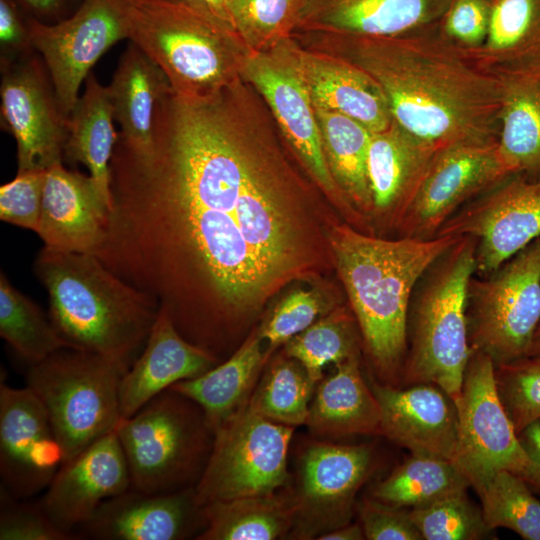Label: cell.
<instances>
[{
	"label": "cell",
	"mask_w": 540,
	"mask_h": 540,
	"mask_svg": "<svg viewBox=\"0 0 540 540\" xmlns=\"http://www.w3.org/2000/svg\"><path fill=\"white\" fill-rule=\"evenodd\" d=\"M337 306L334 297L324 296L318 288L291 290L258 328L259 335L269 345L267 356Z\"/></svg>",
	"instance_id": "obj_42"
},
{
	"label": "cell",
	"mask_w": 540,
	"mask_h": 540,
	"mask_svg": "<svg viewBox=\"0 0 540 540\" xmlns=\"http://www.w3.org/2000/svg\"><path fill=\"white\" fill-rule=\"evenodd\" d=\"M361 333L351 310L339 305L284 344L283 352L299 361L318 383L324 368L360 356Z\"/></svg>",
	"instance_id": "obj_37"
},
{
	"label": "cell",
	"mask_w": 540,
	"mask_h": 540,
	"mask_svg": "<svg viewBox=\"0 0 540 540\" xmlns=\"http://www.w3.org/2000/svg\"><path fill=\"white\" fill-rule=\"evenodd\" d=\"M45 171L17 172L0 187V219L37 232L40 221Z\"/></svg>",
	"instance_id": "obj_45"
},
{
	"label": "cell",
	"mask_w": 540,
	"mask_h": 540,
	"mask_svg": "<svg viewBox=\"0 0 540 540\" xmlns=\"http://www.w3.org/2000/svg\"><path fill=\"white\" fill-rule=\"evenodd\" d=\"M470 483L448 459L411 454L372 489V498L396 507L414 509L466 491Z\"/></svg>",
	"instance_id": "obj_35"
},
{
	"label": "cell",
	"mask_w": 540,
	"mask_h": 540,
	"mask_svg": "<svg viewBox=\"0 0 540 540\" xmlns=\"http://www.w3.org/2000/svg\"><path fill=\"white\" fill-rule=\"evenodd\" d=\"M435 151L393 120L371 133L367 171L375 235L396 233Z\"/></svg>",
	"instance_id": "obj_24"
},
{
	"label": "cell",
	"mask_w": 540,
	"mask_h": 540,
	"mask_svg": "<svg viewBox=\"0 0 540 540\" xmlns=\"http://www.w3.org/2000/svg\"><path fill=\"white\" fill-rule=\"evenodd\" d=\"M0 72L1 127L16 141L18 172L62 163L69 116L42 57L35 52Z\"/></svg>",
	"instance_id": "obj_14"
},
{
	"label": "cell",
	"mask_w": 540,
	"mask_h": 540,
	"mask_svg": "<svg viewBox=\"0 0 540 540\" xmlns=\"http://www.w3.org/2000/svg\"><path fill=\"white\" fill-rule=\"evenodd\" d=\"M511 175L497 140L458 142L437 149L397 228V237H435L461 207Z\"/></svg>",
	"instance_id": "obj_16"
},
{
	"label": "cell",
	"mask_w": 540,
	"mask_h": 540,
	"mask_svg": "<svg viewBox=\"0 0 540 540\" xmlns=\"http://www.w3.org/2000/svg\"><path fill=\"white\" fill-rule=\"evenodd\" d=\"M314 110L329 171L341 193L372 229L367 171L372 132L344 114L317 107Z\"/></svg>",
	"instance_id": "obj_33"
},
{
	"label": "cell",
	"mask_w": 540,
	"mask_h": 540,
	"mask_svg": "<svg viewBox=\"0 0 540 540\" xmlns=\"http://www.w3.org/2000/svg\"><path fill=\"white\" fill-rule=\"evenodd\" d=\"M294 427L252 411L248 404L215 429L213 449L195 487L201 506L263 496L286 488Z\"/></svg>",
	"instance_id": "obj_10"
},
{
	"label": "cell",
	"mask_w": 540,
	"mask_h": 540,
	"mask_svg": "<svg viewBox=\"0 0 540 540\" xmlns=\"http://www.w3.org/2000/svg\"><path fill=\"white\" fill-rule=\"evenodd\" d=\"M207 524L197 540H275L290 535L294 506L289 489L215 501L204 506Z\"/></svg>",
	"instance_id": "obj_34"
},
{
	"label": "cell",
	"mask_w": 540,
	"mask_h": 540,
	"mask_svg": "<svg viewBox=\"0 0 540 540\" xmlns=\"http://www.w3.org/2000/svg\"><path fill=\"white\" fill-rule=\"evenodd\" d=\"M289 49L314 107L344 114L371 132L392 123L381 87L363 69L334 54L304 47L294 36Z\"/></svg>",
	"instance_id": "obj_23"
},
{
	"label": "cell",
	"mask_w": 540,
	"mask_h": 540,
	"mask_svg": "<svg viewBox=\"0 0 540 540\" xmlns=\"http://www.w3.org/2000/svg\"><path fill=\"white\" fill-rule=\"evenodd\" d=\"M277 131L240 78L206 97L171 90L149 148L118 135L111 158L112 208L95 255L219 360L284 286L335 268L333 214Z\"/></svg>",
	"instance_id": "obj_1"
},
{
	"label": "cell",
	"mask_w": 540,
	"mask_h": 540,
	"mask_svg": "<svg viewBox=\"0 0 540 540\" xmlns=\"http://www.w3.org/2000/svg\"><path fill=\"white\" fill-rule=\"evenodd\" d=\"M263 339L253 329L225 360L202 375L173 384V389L204 411L212 429L245 407L260 379L268 356L262 351Z\"/></svg>",
	"instance_id": "obj_30"
},
{
	"label": "cell",
	"mask_w": 540,
	"mask_h": 540,
	"mask_svg": "<svg viewBox=\"0 0 540 540\" xmlns=\"http://www.w3.org/2000/svg\"><path fill=\"white\" fill-rule=\"evenodd\" d=\"M29 29L34 49L70 117L80 86L95 63L115 43L128 39L126 0H82L72 15L54 24L30 17Z\"/></svg>",
	"instance_id": "obj_17"
},
{
	"label": "cell",
	"mask_w": 540,
	"mask_h": 540,
	"mask_svg": "<svg viewBox=\"0 0 540 540\" xmlns=\"http://www.w3.org/2000/svg\"><path fill=\"white\" fill-rule=\"evenodd\" d=\"M309 49L363 69L381 87L392 120L435 150L497 140L501 79L477 67L437 26L397 36L296 32Z\"/></svg>",
	"instance_id": "obj_2"
},
{
	"label": "cell",
	"mask_w": 540,
	"mask_h": 540,
	"mask_svg": "<svg viewBox=\"0 0 540 540\" xmlns=\"http://www.w3.org/2000/svg\"><path fill=\"white\" fill-rule=\"evenodd\" d=\"M498 150L512 174L540 178V73L501 78Z\"/></svg>",
	"instance_id": "obj_32"
},
{
	"label": "cell",
	"mask_w": 540,
	"mask_h": 540,
	"mask_svg": "<svg viewBox=\"0 0 540 540\" xmlns=\"http://www.w3.org/2000/svg\"><path fill=\"white\" fill-rule=\"evenodd\" d=\"M478 495L490 529L507 528L525 540H540V499L520 476L498 472Z\"/></svg>",
	"instance_id": "obj_39"
},
{
	"label": "cell",
	"mask_w": 540,
	"mask_h": 540,
	"mask_svg": "<svg viewBox=\"0 0 540 540\" xmlns=\"http://www.w3.org/2000/svg\"><path fill=\"white\" fill-rule=\"evenodd\" d=\"M233 27L250 52H264L295 33L305 0H225Z\"/></svg>",
	"instance_id": "obj_40"
},
{
	"label": "cell",
	"mask_w": 540,
	"mask_h": 540,
	"mask_svg": "<svg viewBox=\"0 0 540 540\" xmlns=\"http://www.w3.org/2000/svg\"><path fill=\"white\" fill-rule=\"evenodd\" d=\"M528 356L540 357V323L535 331Z\"/></svg>",
	"instance_id": "obj_53"
},
{
	"label": "cell",
	"mask_w": 540,
	"mask_h": 540,
	"mask_svg": "<svg viewBox=\"0 0 540 540\" xmlns=\"http://www.w3.org/2000/svg\"><path fill=\"white\" fill-rule=\"evenodd\" d=\"M380 407L362 375L360 356L335 365L316 385L305 425L320 437L380 434Z\"/></svg>",
	"instance_id": "obj_27"
},
{
	"label": "cell",
	"mask_w": 540,
	"mask_h": 540,
	"mask_svg": "<svg viewBox=\"0 0 540 540\" xmlns=\"http://www.w3.org/2000/svg\"><path fill=\"white\" fill-rule=\"evenodd\" d=\"M29 18L14 0H0V68L36 52L31 40Z\"/></svg>",
	"instance_id": "obj_48"
},
{
	"label": "cell",
	"mask_w": 540,
	"mask_h": 540,
	"mask_svg": "<svg viewBox=\"0 0 540 540\" xmlns=\"http://www.w3.org/2000/svg\"><path fill=\"white\" fill-rule=\"evenodd\" d=\"M0 336L30 365L69 347L39 306L0 275Z\"/></svg>",
	"instance_id": "obj_38"
},
{
	"label": "cell",
	"mask_w": 540,
	"mask_h": 540,
	"mask_svg": "<svg viewBox=\"0 0 540 540\" xmlns=\"http://www.w3.org/2000/svg\"><path fill=\"white\" fill-rule=\"evenodd\" d=\"M196 6H199L210 14L227 24L228 26L233 27L225 0H186ZM235 30V29H234Z\"/></svg>",
	"instance_id": "obj_52"
},
{
	"label": "cell",
	"mask_w": 540,
	"mask_h": 540,
	"mask_svg": "<svg viewBox=\"0 0 540 540\" xmlns=\"http://www.w3.org/2000/svg\"><path fill=\"white\" fill-rule=\"evenodd\" d=\"M290 38L268 51L252 52L242 78L262 97L279 134L312 182L343 213L348 224L368 232L369 224L344 197L329 171L315 110L291 56Z\"/></svg>",
	"instance_id": "obj_11"
},
{
	"label": "cell",
	"mask_w": 540,
	"mask_h": 540,
	"mask_svg": "<svg viewBox=\"0 0 540 540\" xmlns=\"http://www.w3.org/2000/svg\"><path fill=\"white\" fill-rule=\"evenodd\" d=\"M489 1H495V0H489Z\"/></svg>",
	"instance_id": "obj_54"
},
{
	"label": "cell",
	"mask_w": 540,
	"mask_h": 540,
	"mask_svg": "<svg viewBox=\"0 0 540 540\" xmlns=\"http://www.w3.org/2000/svg\"><path fill=\"white\" fill-rule=\"evenodd\" d=\"M518 436L533 461V468L524 481L540 493V422L531 424Z\"/></svg>",
	"instance_id": "obj_50"
},
{
	"label": "cell",
	"mask_w": 540,
	"mask_h": 540,
	"mask_svg": "<svg viewBox=\"0 0 540 540\" xmlns=\"http://www.w3.org/2000/svg\"><path fill=\"white\" fill-rule=\"evenodd\" d=\"M108 213L90 175L62 163L46 170L36 232L44 247L95 255L105 238Z\"/></svg>",
	"instance_id": "obj_22"
},
{
	"label": "cell",
	"mask_w": 540,
	"mask_h": 540,
	"mask_svg": "<svg viewBox=\"0 0 540 540\" xmlns=\"http://www.w3.org/2000/svg\"><path fill=\"white\" fill-rule=\"evenodd\" d=\"M113 121L108 86L100 84L91 72L85 79L84 93L79 96L69 117L64 159L87 167L109 211L112 208L110 162L119 135Z\"/></svg>",
	"instance_id": "obj_31"
},
{
	"label": "cell",
	"mask_w": 540,
	"mask_h": 540,
	"mask_svg": "<svg viewBox=\"0 0 540 540\" xmlns=\"http://www.w3.org/2000/svg\"><path fill=\"white\" fill-rule=\"evenodd\" d=\"M207 524L194 488L149 494L134 489L105 500L76 534L93 540H183Z\"/></svg>",
	"instance_id": "obj_19"
},
{
	"label": "cell",
	"mask_w": 540,
	"mask_h": 540,
	"mask_svg": "<svg viewBox=\"0 0 540 540\" xmlns=\"http://www.w3.org/2000/svg\"><path fill=\"white\" fill-rule=\"evenodd\" d=\"M119 139L136 151L152 142L155 113L171 91L164 72L134 43L122 53L108 85Z\"/></svg>",
	"instance_id": "obj_29"
},
{
	"label": "cell",
	"mask_w": 540,
	"mask_h": 540,
	"mask_svg": "<svg viewBox=\"0 0 540 540\" xmlns=\"http://www.w3.org/2000/svg\"><path fill=\"white\" fill-rule=\"evenodd\" d=\"M219 363L218 358L186 340L160 309L144 348L122 378V418L134 415L173 384L198 377Z\"/></svg>",
	"instance_id": "obj_26"
},
{
	"label": "cell",
	"mask_w": 540,
	"mask_h": 540,
	"mask_svg": "<svg viewBox=\"0 0 540 540\" xmlns=\"http://www.w3.org/2000/svg\"><path fill=\"white\" fill-rule=\"evenodd\" d=\"M128 369L113 358L70 347L30 365L26 386L47 411L62 463L115 430Z\"/></svg>",
	"instance_id": "obj_8"
},
{
	"label": "cell",
	"mask_w": 540,
	"mask_h": 540,
	"mask_svg": "<svg viewBox=\"0 0 540 540\" xmlns=\"http://www.w3.org/2000/svg\"><path fill=\"white\" fill-rule=\"evenodd\" d=\"M451 0H305L295 32L397 36L437 26Z\"/></svg>",
	"instance_id": "obj_25"
},
{
	"label": "cell",
	"mask_w": 540,
	"mask_h": 540,
	"mask_svg": "<svg viewBox=\"0 0 540 540\" xmlns=\"http://www.w3.org/2000/svg\"><path fill=\"white\" fill-rule=\"evenodd\" d=\"M0 540H79L58 528L40 501L16 499L0 488Z\"/></svg>",
	"instance_id": "obj_44"
},
{
	"label": "cell",
	"mask_w": 540,
	"mask_h": 540,
	"mask_svg": "<svg viewBox=\"0 0 540 540\" xmlns=\"http://www.w3.org/2000/svg\"><path fill=\"white\" fill-rule=\"evenodd\" d=\"M47 411L27 387L0 385L1 489L29 499L48 487L62 464Z\"/></svg>",
	"instance_id": "obj_18"
},
{
	"label": "cell",
	"mask_w": 540,
	"mask_h": 540,
	"mask_svg": "<svg viewBox=\"0 0 540 540\" xmlns=\"http://www.w3.org/2000/svg\"><path fill=\"white\" fill-rule=\"evenodd\" d=\"M475 251L474 238L459 237L417 282L407 315L404 385L435 384L458 399L471 355L466 306Z\"/></svg>",
	"instance_id": "obj_6"
},
{
	"label": "cell",
	"mask_w": 540,
	"mask_h": 540,
	"mask_svg": "<svg viewBox=\"0 0 540 540\" xmlns=\"http://www.w3.org/2000/svg\"><path fill=\"white\" fill-rule=\"evenodd\" d=\"M380 407V434L411 454L454 459L458 414L455 401L431 383L405 388L372 382Z\"/></svg>",
	"instance_id": "obj_21"
},
{
	"label": "cell",
	"mask_w": 540,
	"mask_h": 540,
	"mask_svg": "<svg viewBox=\"0 0 540 540\" xmlns=\"http://www.w3.org/2000/svg\"><path fill=\"white\" fill-rule=\"evenodd\" d=\"M491 9L492 1L489 0H451L439 30L460 49H475L486 39Z\"/></svg>",
	"instance_id": "obj_46"
},
{
	"label": "cell",
	"mask_w": 540,
	"mask_h": 540,
	"mask_svg": "<svg viewBox=\"0 0 540 540\" xmlns=\"http://www.w3.org/2000/svg\"><path fill=\"white\" fill-rule=\"evenodd\" d=\"M316 385L303 365L283 352L260 376L248 407L282 425H305Z\"/></svg>",
	"instance_id": "obj_36"
},
{
	"label": "cell",
	"mask_w": 540,
	"mask_h": 540,
	"mask_svg": "<svg viewBox=\"0 0 540 540\" xmlns=\"http://www.w3.org/2000/svg\"><path fill=\"white\" fill-rule=\"evenodd\" d=\"M317 539L319 540H362L365 534L360 522L348 523L341 527L328 531Z\"/></svg>",
	"instance_id": "obj_51"
},
{
	"label": "cell",
	"mask_w": 540,
	"mask_h": 540,
	"mask_svg": "<svg viewBox=\"0 0 540 540\" xmlns=\"http://www.w3.org/2000/svg\"><path fill=\"white\" fill-rule=\"evenodd\" d=\"M458 238L390 239L348 223L336 222L331 227L335 269L381 383L398 385L407 353V315L413 290L429 266Z\"/></svg>",
	"instance_id": "obj_3"
},
{
	"label": "cell",
	"mask_w": 540,
	"mask_h": 540,
	"mask_svg": "<svg viewBox=\"0 0 540 540\" xmlns=\"http://www.w3.org/2000/svg\"><path fill=\"white\" fill-rule=\"evenodd\" d=\"M455 404L458 434L453 462L477 494L501 471L525 480L533 461L501 402L495 364L486 354L471 350Z\"/></svg>",
	"instance_id": "obj_12"
},
{
	"label": "cell",
	"mask_w": 540,
	"mask_h": 540,
	"mask_svg": "<svg viewBox=\"0 0 540 540\" xmlns=\"http://www.w3.org/2000/svg\"><path fill=\"white\" fill-rule=\"evenodd\" d=\"M436 236L474 238L475 276H488L540 236V178L507 177L461 207Z\"/></svg>",
	"instance_id": "obj_15"
},
{
	"label": "cell",
	"mask_w": 540,
	"mask_h": 540,
	"mask_svg": "<svg viewBox=\"0 0 540 540\" xmlns=\"http://www.w3.org/2000/svg\"><path fill=\"white\" fill-rule=\"evenodd\" d=\"M409 511L425 540H479L492 535L482 509L469 500L466 491Z\"/></svg>",
	"instance_id": "obj_41"
},
{
	"label": "cell",
	"mask_w": 540,
	"mask_h": 540,
	"mask_svg": "<svg viewBox=\"0 0 540 540\" xmlns=\"http://www.w3.org/2000/svg\"><path fill=\"white\" fill-rule=\"evenodd\" d=\"M359 522L368 540H422L410 511L392 506L372 497L356 505Z\"/></svg>",
	"instance_id": "obj_47"
},
{
	"label": "cell",
	"mask_w": 540,
	"mask_h": 540,
	"mask_svg": "<svg viewBox=\"0 0 540 540\" xmlns=\"http://www.w3.org/2000/svg\"><path fill=\"white\" fill-rule=\"evenodd\" d=\"M130 488L127 461L114 430L62 463L39 501L58 528L77 536L76 530L105 500Z\"/></svg>",
	"instance_id": "obj_20"
},
{
	"label": "cell",
	"mask_w": 540,
	"mask_h": 540,
	"mask_svg": "<svg viewBox=\"0 0 540 540\" xmlns=\"http://www.w3.org/2000/svg\"><path fill=\"white\" fill-rule=\"evenodd\" d=\"M115 432L127 461L131 489L149 494L196 487L215 437L203 409L170 388L134 415L121 418Z\"/></svg>",
	"instance_id": "obj_7"
},
{
	"label": "cell",
	"mask_w": 540,
	"mask_h": 540,
	"mask_svg": "<svg viewBox=\"0 0 540 540\" xmlns=\"http://www.w3.org/2000/svg\"><path fill=\"white\" fill-rule=\"evenodd\" d=\"M128 39L185 97H206L242 78L252 53L236 31L186 0H126Z\"/></svg>",
	"instance_id": "obj_5"
},
{
	"label": "cell",
	"mask_w": 540,
	"mask_h": 540,
	"mask_svg": "<svg viewBox=\"0 0 540 540\" xmlns=\"http://www.w3.org/2000/svg\"><path fill=\"white\" fill-rule=\"evenodd\" d=\"M34 272L49 297V319L70 348L101 354L129 368L144 348L160 306L94 254L43 247Z\"/></svg>",
	"instance_id": "obj_4"
},
{
	"label": "cell",
	"mask_w": 540,
	"mask_h": 540,
	"mask_svg": "<svg viewBox=\"0 0 540 540\" xmlns=\"http://www.w3.org/2000/svg\"><path fill=\"white\" fill-rule=\"evenodd\" d=\"M501 402L519 435L540 422V357L527 356L495 365Z\"/></svg>",
	"instance_id": "obj_43"
},
{
	"label": "cell",
	"mask_w": 540,
	"mask_h": 540,
	"mask_svg": "<svg viewBox=\"0 0 540 540\" xmlns=\"http://www.w3.org/2000/svg\"><path fill=\"white\" fill-rule=\"evenodd\" d=\"M374 455L365 444L313 441L304 447L297 478L290 490L294 539H317L351 522L356 495L374 469Z\"/></svg>",
	"instance_id": "obj_13"
},
{
	"label": "cell",
	"mask_w": 540,
	"mask_h": 540,
	"mask_svg": "<svg viewBox=\"0 0 540 540\" xmlns=\"http://www.w3.org/2000/svg\"><path fill=\"white\" fill-rule=\"evenodd\" d=\"M31 18L54 24L72 15L82 0H14Z\"/></svg>",
	"instance_id": "obj_49"
},
{
	"label": "cell",
	"mask_w": 540,
	"mask_h": 540,
	"mask_svg": "<svg viewBox=\"0 0 540 540\" xmlns=\"http://www.w3.org/2000/svg\"><path fill=\"white\" fill-rule=\"evenodd\" d=\"M471 350L495 365L527 357L540 323V236L467 290Z\"/></svg>",
	"instance_id": "obj_9"
},
{
	"label": "cell",
	"mask_w": 540,
	"mask_h": 540,
	"mask_svg": "<svg viewBox=\"0 0 540 540\" xmlns=\"http://www.w3.org/2000/svg\"><path fill=\"white\" fill-rule=\"evenodd\" d=\"M461 50L499 79L540 73V0L492 1L485 41L475 49Z\"/></svg>",
	"instance_id": "obj_28"
}]
</instances>
